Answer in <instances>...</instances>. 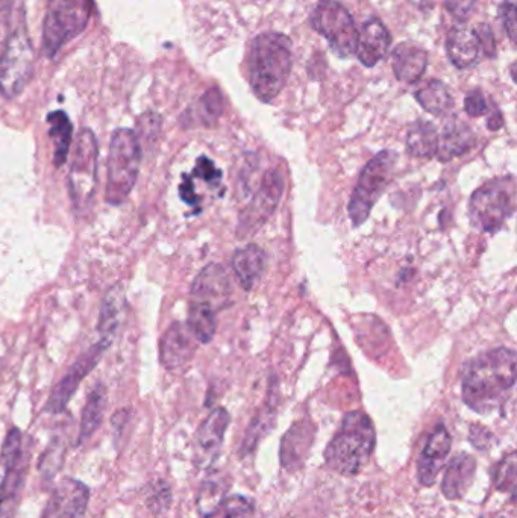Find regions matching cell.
<instances>
[{
  "instance_id": "obj_1",
  "label": "cell",
  "mask_w": 517,
  "mask_h": 518,
  "mask_svg": "<svg viewBox=\"0 0 517 518\" xmlns=\"http://www.w3.org/2000/svg\"><path fill=\"white\" fill-rule=\"evenodd\" d=\"M516 382V352L489 350L467 364L461 382L463 400L478 414H492L507 402Z\"/></svg>"
},
{
  "instance_id": "obj_2",
  "label": "cell",
  "mask_w": 517,
  "mask_h": 518,
  "mask_svg": "<svg viewBox=\"0 0 517 518\" xmlns=\"http://www.w3.org/2000/svg\"><path fill=\"white\" fill-rule=\"evenodd\" d=\"M293 43L281 32H264L249 47V84L258 100L270 103L289 81Z\"/></svg>"
},
{
  "instance_id": "obj_3",
  "label": "cell",
  "mask_w": 517,
  "mask_h": 518,
  "mask_svg": "<svg viewBox=\"0 0 517 518\" xmlns=\"http://www.w3.org/2000/svg\"><path fill=\"white\" fill-rule=\"evenodd\" d=\"M375 444V428L369 416L363 411L349 412L326 447V467L342 476L358 475L369 464Z\"/></svg>"
},
{
  "instance_id": "obj_4",
  "label": "cell",
  "mask_w": 517,
  "mask_h": 518,
  "mask_svg": "<svg viewBox=\"0 0 517 518\" xmlns=\"http://www.w3.org/2000/svg\"><path fill=\"white\" fill-rule=\"evenodd\" d=\"M141 144L132 129H117L108 155L107 193L110 205H122L134 190L140 173Z\"/></svg>"
},
{
  "instance_id": "obj_5",
  "label": "cell",
  "mask_w": 517,
  "mask_h": 518,
  "mask_svg": "<svg viewBox=\"0 0 517 518\" xmlns=\"http://www.w3.org/2000/svg\"><path fill=\"white\" fill-rule=\"evenodd\" d=\"M514 208L516 182L513 176L493 179L470 197V222L480 231L495 234L513 216Z\"/></svg>"
},
{
  "instance_id": "obj_6",
  "label": "cell",
  "mask_w": 517,
  "mask_h": 518,
  "mask_svg": "<svg viewBox=\"0 0 517 518\" xmlns=\"http://www.w3.org/2000/svg\"><path fill=\"white\" fill-rule=\"evenodd\" d=\"M91 5V0H49L43 28L46 57H55L61 47L87 28Z\"/></svg>"
},
{
  "instance_id": "obj_7",
  "label": "cell",
  "mask_w": 517,
  "mask_h": 518,
  "mask_svg": "<svg viewBox=\"0 0 517 518\" xmlns=\"http://www.w3.org/2000/svg\"><path fill=\"white\" fill-rule=\"evenodd\" d=\"M396 158L398 157L392 150H383L373 157L360 173L348 206L349 217L354 226L363 225L369 219L373 206L392 181Z\"/></svg>"
},
{
  "instance_id": "obj_8",
  "label": "cell",
  "mask_w": 517,
  "mask_h": 518,
  "mask_svg": "<svg viewBox=\"0 0 517 518\" xmlns=\"http://www.w3.org/2000/svg\"><path fill=\"white\" fill-rule=\"evenodd\" d=\"M310 25L328 40L334 54L349 58L355 54L358 29L354 17L336 0H319L310 17Z\"/></svg>"
},
{
  "instance_id": "obj_9",
  "label": "cell",
  "mask_w": 517,
  "mask_h": 518,
  "mask_svg": "<svg viewBox=\"0 0 517 518\" xmlns=\"http://www.w3.org/2000/svg\"><path fill=\"white\" fill-rule=\"evenodd\" d=\"M98 155V140L90 129H84L76 140L69 175L70 197L78 211H87L93 202L98 184Z\"/></svg>"
},
{
  "instance_id": "obj_10",
  "label": "cell",
  "mask_w": 517,
  "mask_h": 518,
  "mask_svg": "<svg viewBox=\"0 0 517 518\" xmlns=\"http://www.w3.org/2000/svg\"><path fill=\"white\" fill-rule=\"evenodd\" d=\"M34 70V49L23 29L13 32L0 60V93L7 99L19 96Z\"/></svg>"
},
{
  "instance_id": "obj_11",
  "label": "cell",
  "mask_w": 517,
  "mask_h": 518,
  "mask_svg": "<svg viewBox=\"0 0 517 518\" xmlns=\"http://www.w3.org/2000/svg\"><path fill=\"white\" fill-rule=\"evenodd\" d=\"M282 193H284V179L281 173L275 169L269 170L264 175L261 187L252 197L251 203L240 216L237 235H240V238H246L257 232L275 213Z\"/></svg>"
},
{
  "instance_id": "obj_12",
  "label": "cell",
  "mask_w": 517,
  "mask_h": 518,
  "mask_svg": "<svg viewBox=\"0 0 517 518\" xmlns=\"http://www.w3.org/2000/svg\"><path fill=\"white\" fill-rule=\"evenodd\" d=\"M110 341L99 338L87 352L82 353L75 364L70 367L69 372L58 382L57 387L52 391L51 397L47 400L46 411L51 414H61L72 400L73 394L78 390L85 376L90 375L91 370L98 366L102 355L111 347Z\"/></svg>"
},
{
  "instance_id": "obj_13",
  "label": "cell",
  "mask_w": 517,
  "mask_h": 518,
  "mask_svg": "<svg viewBox=\"0 0 517 518\" xmlns=\"http://www.w3.org/2000/svg\"><path fill=\"white\" fill-rule=\"evenodd\" d=\"M90 490L84 482L67 478L52 490L40 518H85Z\"/></svg>"
},
{
  "instance_id": "obj_14",
  "label": "cell",
  "mask_w": 517,
  "mask_h": 518,
  "mask_svg": "<svg viewBox=\"0 0 517 518\" xmlns=\"http://www.w3.org/2000/svg\"><path fill=\"white\" fill-rule=\"evenodd\" d=\"M229 422V412L217 408L199 426L195 437V464L198 465V469H211L219 458Z\"/></svg>"
},
{
  "instance_id": "obj_15",
  "label": "cell",
  "mask_w": 517,
  "mask_h": 518,
  "mask_svg": "<svg viewBox=\"0 0 517 518\" xmlns=\"http://www.w3.org/2000/svg\"><path fill=\"white\" fill-rule=\"evenodd\" d=\"M187 323H173L160 341V361L167 370H176L192 361L198 344Z\"/></svg>"
},
{
  "instance_id": "obj_16",
  "label": "cell",
  "mask_w": 517,
  "mask_h": 518,
  "mask_svg": "<svg viewBox=\"0 0 517 518\" xmlns=\"http://www.w3.org/2000/svg\"><path fill=\"white\" fill-rule=\"evenodd\" d=\"M452 438L443 425L437 426L428 438L417 462V479L423 487H431L451 453Z\"/></svg>"
},
{
  "instance_id": "obj_17",
  "label": "cell",
  "mask_w": 517,
  "mask_h": 518,
  "mask_svg": "<svg viewBox=\"0 0 517 518\" xmlns=\"http://www.w3.org/2000/svg\"><path fill=\"white\" fill-rule=\"evenodd\" d=\"M392 44V35L380 19H370L364 23L358 32L357 54L358 60L364 67H375L380 63Z\"/></svg>"
},
{
  "instance_id": "obj_18",
  "label": "cell",
  "mask_w": 517,
  "mask_h": 518,
  "mask_svg": "<svg viewBox=\"0 0 517 518\" xmlns=\"http://www.w3.org/2000/svg\"><path fill=\"white\" fill-rule=\"evenodd\" d=\"M477 459L469 453H458L446 465L442 481V493L448 500L463 499L474 482Z\"/></svg>"
},
{
  "instance_id": "obj_19",
  "label": "cell",
  "mask_w": 517,
  "mask_h": 518,
  "mask_svg": "<svg viewBox=\"0 0 517 518\" xmlns=\"http://www.w3.org/2000/svg\"><path fill=\"white\" fill-rule=\"evenodd\" d=\"M393 73L404 84L420 81L428 66V52L416 43H401L392 54Z\"/></svg>"
},
{
  "instance_id": "obj_20",
  "label": "cell",
  "mask_w": 517,
  "mask_h": 518,
  "mask_svg": "<svg viewBox=\"0 0 517 518\" xmlns=\"http://www.w3.org/2000/svg\"><path fill=\"white\" fill-rule=\"evenodd\" d=\"M475 141L477 137L469 126L458 119L451 120L443 126L442 134H439L436 157L443 163L463 157L475 146Z\"/></svg>"
},
{
  "instance_id": "obj_21",
  "label": "cell",
  "mask_w": 517,
  "mask_h": 518,
  "mask_svg": "<svg viewBox=\"0 0 517 518\" xmlns=\"http://www.w3.org/2000/svg\"><path fill=\"white\" fill-rule=\"evenodd\" d=\"M231 294V282L228 273L219 264L205 267L193 282L192 296L196 302H205L213 306V302L225 300Z\"/></svg>"
},
{
  "instance_id": "obj_22",
  "label": "cell",
  "mask_w": 517,
  "mask_h": 518,
  "mask_svg": "<svg viewBox=\"0 0 517 518\" xmlns=\"http://www.w3.org/2000/svg\"><path fill=\"white\" fill-rule=\"evenodd\" d=\"M446 52L452 66L460 70L469 69L480 55V43L474 29L454 26L446 38Z\"/></svg>"
},
{
  "instance_id": "obj_23",
  "label": "cell",
  "mask_w": 517,
  "mask_h": 518,
  "mask_svg": "<svg viewBox=\"0 0 517 518\" xmlns=\"http://www.w3.org/2000/svg\"><path fill=\"white\" fill-rule=\"evenodd\" d=\"M232 269L243 290L252 291L263 278L264 269H266V253L255 244H249L235 252L232 258Z\"/></svg>"
},
{
  "instance_id": "obj_24",
  "label": "cell",
  "mask_w": 517,
  "mask_h": 518,
  "mask_svg": "<svg viewBox=\"0 0 517 518\" xmlns=\"http://www.w3.org/2000/svg\"><path fill=\"white\" fill-rule=\"evenodd\" d=\"M126 296L123 284L114 285L101 306V314H99L98 332L101 340L113 343L114 335L119 328L120 316L125 309Z\"/></svg>"
},
{
  "instance_id": "obj_25",
  "label": "cell",
  "mask_w": 517,
  "mask_h": 518,
  "mask_svg": "<svg viewBox=\"0 0 517 518\" xmlns=\"http://www.w3.org/2000/svg\"><path fill=\"white\" fill-rule=\"evenodd\" d=\"M105 408H107V388L104 384L94 385L82 409L78 444L90 440L94 432L98 431L104 420Z\"/></svg>"
},
{
  "instance_id": "obj_26",
  "label": "cell",
  "mask_w": 517,
  "mask_h": 518,
  "mask_svg": "<svg viewBox=\"0 0 517 518\" xmlns=\"http://www.w3.org/2000/svg\"><path fill=\"white\" fill-rule=\"evenodd\" d=\"M229 484L223 476H210L202 482L196 496V508L202 518H213L222 511Z\"/></svg>"
},
{
  "instance_id": "obj_27",
  "label": "cell",
  "mask_w": 517,
  "mask_h": 518,
  "mask_svg": "<svg viewBox=\"0 0 517 518\" xmlns=\"http://www.w3.org/2000/svg\"><path fill=\"white\" fill-rule=\"evenodd\" d=\"M407 152L416 158L436 157L439 132L433 123L417 120L408 128Z\"/></svg>"
},
{
  "instance_id": "obj_28",
  "label": "cell",
  "mask_w": 517,
  "mask_h": 518,
  "mask_svg": "<svg viewBox=\"0 0 517 518\" xmlns=\"http://www.w3.org/2000/svg\"><path fill=\"white\" fill-rule=\"evenodd\" d=\"M47 123H49V137L54 141L55 166L63 167L67 163L70 146H72V122L64 111H54L47 116Z\"/></svg>"
},
{
  "instance_id": "obj_29",
  "label": "cell",
  "mask_w": 517,
  "mask_h": 518,
  "mask_svg": "<svg viewBox=\"0 0 517 518\" xmlns=\"http://www.w3.org/2000/svg\"><path fill=\"white\" fill-rule=\"evenodd\" d=\"M310 429V426L298 423L282 440L281 461L286 469L298 467L299 459L304 461L305 453L308 452L310 444L313 443V434H311Z\"/></svg>"
},
{
  "instance_id": "obj_30",
  "label": "cell",
  "mask_w": 517,
  "mask_h": 518,
  "mask_svg": "<svg viewBox=\"0 0 517 518\" xmlns=\"http://www.w3.org/2000/svg\"><path fill=\"white\" fill-rule=\"evenodd\" d=\"M26 473H28V456L23 455L11 467L7 484L0 494V518H14V515H16L17 503H19Z\"/></svg>"
},
{
  "instance_id": "obj_31",
  "label": "cell",
  "mask_w": 517,
  "mask_h": 518,
  "mask_svg": "<svg viewBox=\"0 0 517 518\" xmlns=\"http://www.w3.org/2000/svg\"><path fill=\"white\" fill-rule=\"evenodd\" d=\"M225 108L222 91L217 87L210 88L196 103L192 111H188V125H202L205 128L216 125Z\"/></svg>"
},
{
  "instance_id": "obj_32",
  "label": "cell",
  "mask_w": 517,
  "mask_h": 518,
  "mask_svg": "<svg viewBox=\"0 0 517 518\" xmlns=\"http://www.w3.org/2000/svg\"><path fill=\"white\" fill-rule=\"evenodd\" d=\"M416 100L423 110L434 114V116H443L454 107V99H452L448 88L437 79L427 82L420 90H417Z\"/></svg>"
},
{
  "instance_id": "obj_33",
  "label": "cell",
  "mask_w": 517,
  "mask_h": 518,
  "mask_svg": "<svg viewBox=\"0 0 517 518\" xmlns=\"http://www.w3.org/2000/svg\"><path fill=\"white\" fill-rule=\"evenodd\" d=\"M187 326L192 334L195 335L198 343L208 344L216 334L217 323L214 308L205 302L193 300L188 309Z\"/></svg>"
},
{
  "instance_id": "obj_34",
  "label": "cell",
  "mask_w": 517,
  "mask_h": 518,
  "mask_svg": "<svg viewBox=\"0 0 517 518\" xmlns=\"http://www.w3.org/2000/svg\"><path fill=\"white\" fill-rule=\"evenodd\" d=\"M64 456H66V444H64L60 437L54 438L47 446V449L44 450L40 462H38L41 482L44 485L54 484L58 472L63 467Z\"/></svg>"
},
{
  "instance_id": "obj_35",
  "label": "cell",
  "mask_w": 517,
  "mask_h": 518,
  "mask_svg": "<svg viewBox=\"0 0 517 518\" xmlns=\"http://www.w3.org/2000/svg\"><path fill=\"white\" fill-rule=\"evenodd\" d=\"M145 503L154 517L163 518L173 502L172 487L164 479H155L145 487Z\"/></svg>"
},
{
  "instance_id": "obj_36",
  "label": "cell",
  "mask_w": 517,
  "mask_h": 518,
  "mask_svg": "<svg viewBox=\"0 0 517 518\" xmlns=\"http://www.w3.org/2000/svg\"><path fill=\"white\" fill-rule=\"evenodd\" d=\"M493 485L496 490L508 493L511 497L516 494V455L508 453L502 458L493 472Z\"/></svg>"
},
{
  "instance_id": "obj_37",
  "label": "cell",
  "mask_w": 517,
  "mask_h": 518,
  "mask_svg": "<svg viewBox=\"0 0 517 518\" xmlns=\"http://www.w3.org/2000/svg\"><path fill=\"white\" fill-rule=\"evenodd\" d=\"M273 422V408L272 406H266L263 412H260L257 417H255L254 422L249 425L248 432H246L245 441H243V455L251 452V450L255 449L258 441H260L261 435L266 434L269 431L270 426H272Z\"/></svg>"
},
{
  "instance_id": "obj_38",
  "label": "cell",
  "mask_w": 517,
  "mask_h": 518,
  "mask_svg": "<svg viewBox=\"0 0 517 518\" xmlns=\"http://www.w3.org/2000/svg\"><path fill=\"white\" fill-rule=\"evenodd\" d=\"M222 511L223 518H251L254 515V503L243 496L226 497Z\"/></svg>"
},
{
  "instance_id": "obj_39",
  "label": "cell",
  "mask_w": 517,
  "mask_h": 518,
  "mask_svg": "<svg viewBox=\"0 0 517 518\" xmlns=\"http://www.w3.org/2000/svg\"><path fill=\"white\" fill-rule=\"evenodd\" d=\"M192 176L195 179H201V181L211 185V187H219L220 181H222V172L207 157L199 158Z\"/></svg>"
},
{
  "instance_id": "obj_40",
  "label": "cell",
  "mask_w": 517,
  "mask_h": 518,
  "mask_svg": "<svg viewBox=\"0 0 517 518\" xmlns=\"http://www.w3.org/2000/svg\"><path fill=\"white\" fill-rule=\"evenodd\" d=\"M499 17L502 20V26H504L505 32H507L508 38L513 43H516V32H517V10L516 5L510 0H504L501 7H499Z\"/></svg>"
},
{
  "instance_id": "obj_41",
  "label": "cell",
  "mask_w": 517,
  "mask_h": 518,
  "mask_svg": "<svg viewBox=\"0 0 517 518\" xmlns=\"http://www.w3.org/2000/svg\"><path fill=\"white\" fill-rule=\"evenodd\" d=\"M464 111L470 117H481L489 111L483 91L474 90L467 93L464 97Z\"/></svg>"
},
{
  "instance_id": "obj_42",
  "label": "cell",
  "mask_w": 517,
  "mask_h": 518,
  "mask_svg": "<svg viewBox=\"0 0 517 518\" xmlns=\"http://www.w3.org/2000/svg\"><path fill=\"white\" fill-rule=\"evenodd\" d=\"M477 0H445V8L455 20L463 23L474 11Z\"/></svg>"
},
{
  "instance_id": "obj_43",
  "label": "cell",
  "mask_w": 517,
  "mask_h": 518,
  "mask_svg": "<svg viewBox=\"0 0 517 518\" xmlns=\"http://www.w3.org/2000/svg\"><path fill=\"white\" fill-rule=\"evenodd\" d=\"M475 35H477L478 43L480 47H483L484 55L489 58L496 57V40L493 37L492 28L487 23H481L477 29H474Z\"/></svg>"
},
{
  "instance_id": "obj_44",
  "label": "cell",
  "mask_w": 517,
  "mask_h": 518,
  "mask_svg": "<svg viewBox=\"0 0 517 518\" xmlns=\"http://www.w3.org/2000/svg\"><path fill=\"white\" fill-rule=\"evenodd\" d=\"M179 194L181 199L184 200L187 205L196 206L199 203V196L196 193L195 179L193 176L184 175L182 176L181 187H179Z\"/></svg>"
},
{
  "instance_id": "obj_45",
  "label": "cell",
  "mask_w": 517,
  "mask_h": 518,
  "mask_svg": "<svg viewBox=\"0 0 517 518\" xmlns=\"http://www.w3.org/2000/svg\"><path fill=\"white\" fill-rule=\"evenodd\" d=\"M492 440V434L483 426L474 425L470 428V443L474 444L478 450L489 449Z\"/></svg>"
},
{
  "instance_id": "obj_46",
  "label": "cell",
  "mask_w": 517,
  "mask_h": 518,
  "mask_svg": "<svg viewBox=\"0 0 517 518\" xmlns=\"http://www.w3.org/2000/svg\"><path fill=\"white\" fill-rule=\"evenodd\" d=\"M129 414L128 409H119L113 416V420H111V425H113V435H114V444L119 443V438L122 437L123 432H125L126 426L129 423Z\"/></svg>"
},
{
  "instance_id": "obj_47",
  "label": "cell",
  "mask_w": 517,
  "mask_h": 518,
  "mask_svg": "<svg viewBox=\"0 0 517 518\" xmlns=\"http://www.w3.org/2000/svg\"><path fill=\"white\" fill-rule=\"evenodd\" d=\"M502 126H504V117H502L501 111L495 108V110L490 113L489 119H487V128H489L490 131H499Z\"/></svg>"
},
{
  "instance_id": "obj_48",
  "label": "cell",
  "mask_w": 517,
  "mask_h": 518,
  "mask_svg": "<svg viewBox=\"0 0 517 518\" xmlns=\"http://www.w3.org/2000/svg\"><path fill=\"white\" fill-rule=\"evenodd\" d=\"M495 518H505V517H495Z\"/></svg>"
}]
</instances>
